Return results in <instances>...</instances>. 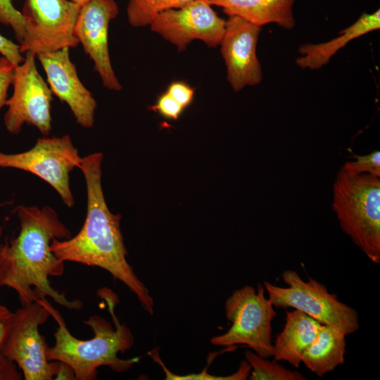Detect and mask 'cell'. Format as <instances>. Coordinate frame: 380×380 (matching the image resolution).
I'll return each instance as SVG.
<instances>
[{
  "label": "cell",
  "mask_w": 380,
  "mask_h": 380,
  "mask_svg": "<svg viewBox=\"0 0 380 380\" xmlns=\"http://www.w3.org/2000/svg\"><path fill=\"white\" fill-rule=\"evenodd\" d=\"M69 50L70 48L65 47L37 54L36 57L44 70L52 94L68 106L77 123L84 128H91L97 103L80 81Z\"/></svg>",
  "instance_id": "obj_14"
},
{
  "label": "cell",
  "mask_w": 380,
  "mask_h": 380,
  "mask_svg": "<svg viewBox=\"0 0 380 380\" xmlns=\"http://www.w3.org/2000/svg\"><path fill=\"white\" fill-rule=\"evenodd\" d=\"M15 65L6 57L0 56V110L6 106L7 92L12 85Z\"/></svg>",
  "instance_id": "obj_24"
},
{
  "label": "cell",
  "mask_w": 380,
  "mask_h": 380,
  "mask_svg": "<svg viewBox=\"0 0 380 380\" xmlns=\"http://www.w3.org/2000/svg\"><path fill=\"white\" fill-rule=\"evenodd\" d=\"M332 210L344 233L380 264V177L341 167L333 185Z\"/></svg>",
  "instance_id": "obj_4"
},
{
  "label": "cell",
  "mask_w": 380,
  "mask_h": 380,
  "mask_svg": "<svg viewBox=\"0 0 380 380\" xmlns=\"http://www.w3.org/2000/svg\"><path fill=\"white\" fill-rule=\"evenodd\" d=\"M23 374L15 362L0 350V380H21Z\"/></svg>",
  "instance_id": "obj_28"
},
{
  "label": "cell",
  "mask_w": 380,
  "mask_h": 380,
  "mask_svg": "<svg viewBox=\"0 0 380 380\" xmlns=\"http://www.w3.org/2000/svg\"><path fill=\"white\" fill-rule=\"evenodd\" d=\"M246 360L251 367V380H305L306 378L298 372L284 368L276 360L270 361L255 352L247 350L245 352Z\"/></svg>",
  "instance_id": "obj_20"
},
{
  "label": "cell",
  "mask_w": 380,
  "mask_h": 380,
  "mask_svg": "<svg viewBox=\"0 0 380 380\" xmlns=\"http://www.w3.org/2000/svg\"><path fill=\"white\" fill-rule=\"evenodd\" d=\"M78 150L68 134L39 138L30 149L18 153L0 151V168H15L32 173L58 194L68 208L75 200L70 186V173L81 161Z\"/></svg>",
  "instance_id": "obj_8"
},
{
  "label": "cell",
  "mask_w": 380,
  "mask_h": 380,
  "mask_svg": "<svg viewBox=\"0 0 380 380\" xmlns=\"http://www.w3.org/2000/svg\"><path fill=\"white\" fill-rule=\"evenodd\" d=\"M14 317V312L0 305V350L6 339Z\"/></svg>",
  "instance_id": "obj_29"
},
{
  "label": "cell",
  "mask_w": 380,
  "mask_h": 380,
  "mask_svg": "<svg viewBox=\"0 0 380 380\" xmlns=\"http://www.w3.org/2000/svg\"><path fill=\"white\" fill-rule=\"evenodd\" d=\"M0 23L13 30L18 44L22 42L25 22L22 13L13 5L12 0H0Z\"/></svg>",
  "instance_id": "obj_22"
},
{
  "label": "cell",
  "mask_w": 380,
  "mask_h": 380,
  "mask_svg": "<svg viewBox=\"0 0 380 380\" xmlns=\"http://www.w3.org/2000/svg\"><path fill=\"white\" fill-rule=\"evenodd\" d=\"M194 0H129L127 17L134 27L150 25L160 13L181 8Z\"/></svg>",
  "instance_id": "obj_19"
},
{
  "label": "cell",
  "mask_w": 380,
  "mask_h": 380,
  "mask_svg": "<svg viewBox=\"0 0 380 380\" xmlns=\"http://www.w3.org/2000/svg\"><path fill=\"white\" fill-rule=\"evenodd\" d=\"M70 1H72L75 4H77L82 6L83 5L90 1L91 0H70Z\"/></svg>",
  "instance_id": "obj_30"
},
{
  "label": "cell",
  "mask_w": 380,
  "mask_h": 380,
  "mask_svg": "<svg viewBox=\"0 0 380 380\" xmlns=\"http://www.w3.org/2000/svg\"><path fill=\"white\" fill-rule=\"evenodd\" d=\"M149 355L163 368L165 379L167 380H245L248 379L251 370V367L248 362L246 360H242L238 370L227 376L211 375L205 370L197 374L178 375L173 374L165 367L157 350L154 349L149 352Z\"/></svg>",
  "instance_id": "obj_21"
},
{
  "label": "cell",
  "mask_w": 380,
  "mask_h": 380,
  "mask_svg": "<svg viewBox=\"0 0 380 380\" xmlns=\"http://www.w3.org/2000/svg\"><path fill=\"white\" fill-rule=\"evenodd\" d=\"M274 306L265 296V287L245 286L227 299L226 317L232 323L224 334L213 336L214 346L231 347L244 344L263 357L272 356V322L277 315Z\"/></svg>",
  "instance_id": "obj_5"
},
{
  "label": "cell",
  "mask_w": 380,
  "mask_h": 380,
  "mask_svg": "<svg viewBox=\"0 0 380 380\" xmlns=\"http://www.w3.org/2000/svg\"><path fill=\"white\" fill-rule=\"evenodd\" d=\"M167 93L185 108L192 101L194 91L184 82H175L169 86Z\"/></svg>",
  "instance_id": "obj_26"
},
{
  "label": "cell",
  "mask_w": 380,
  "mask_h": 380,
  "mask_svg": "<svg viewBox=\"0 0 380 380\" xmlns=\"http://www.w3.org/2000/svg\"><path fill=\"white\" fill-rule=\"evenodd\" d=\"M17 215L18 235L0 244V287L14 290L21 305L51 298L68 310H80V300H69L49 279L65 271V262L51 251V243L70 238V231L50 206H20Z\"/></svg>",
  "instance_id": "obj_1"
},
{
  "label": "cell",
  "mask_w": 380,
  "mask_h": 380,
  "mask_svg": "<svg viewBox=\"0 0 380 380\" xmlns=\"http://www.w3.org/2000/svg\"><path fill=\"white\" fill-rule=\"evenodd\" d=\"M380 28V11L363 13L353 24L340 32L333 39L300 46L296 64L303 69L316 70L327 65L331 57L350 41Z\"/></svg>",
  "instance_id": "obj_17"
},
{
  "label": "cell",
  "mask_w": 380,
  "mask_h": 380,
  "mask_svg": "<svg viewBox=\"0 0 380 380\" xmlns=\"http://www.w3.org/2000/svg\"><path fill=\"white\" fill-rule=\"evenodd\" d=\"M0 53L8 58L15 65L20 64L24 57L20 51L18 44L13 42L0 34Z\"/></svg>",
  "instance_id": "obj_27"
},
{
  "label": "cell",
  "mask_w": 380,
  "mask_h": 380,
  "mask_svg": "<svg viewBox=\"0 0 380 380\" xmlns=\"http://www.w3.org/2000/svg\"><path fill=\"white\" fill-rule=\"evenodd\" d=\"M346 336L338 327L323 324L315 340L303 353L302 363L319 377L333 371L344 363Z\"/></svg>",
  "instance_id": "obj_18"
},
{
  "label": "cell",
  "mask_w": 380,
  "mask_h": 380,
  "mask_svg": "<svg viewBox=\"0 0 380 380\" xmlns=\"http://www.w3.org/2000/svg\"><path fill=\"white\" fill-rule=\"evenodd\" d=\"M118 12L114 0H91L82 6L74 27V34L94 62L103 87L115 91L122 87L111 65L108 37L110 22Z\"/></svg>",
  "instance_id": "obj_12"
},
{
  "label": "cell",
  "mask_w": 380,
  "mask_h": 380,
  "mask_svg": "<svg viewBox=\"0 0 380 380\" xmlns=\"http://www.w3.org/2000/svg\"><path fill=\"white\" fill-rule=\"evenodd\" d=\"M50 315L40 300L21 305L14 312L1 352L16 364L25 380H52L57 374L60 362L48 360V346L39 333V327Z\"/></svg>",
  "instance_id": "obj_7"
},
{
  "label": "cell",
  "mask_w": 380,
  "mask_h": 380,
  "mask_svg": "<svg viewBox=\"0 0 380 380\" xmlns=\"http://www.w3.org/2000/svg\"><path fill=\"white\" fill-rule=\"evenodd\" d=\"M81 8L68 0H25L21 12L25 27L20 53L37 56L77 46L74 27Z\"/></svg>",
  "instance_id": "obj_9"
},
{
  "label": "cell",
  "mask_w": 380,
  "mask_h": 380,
  "mask_svg": "<svg viewBox=\"0 0 380 380\" xmlns=\"http://www.w3.org/2000/svg\"><path fill=\"white\" fill-rule=\"evenodd\" d=\"M152 109L165 118L177 120L184 108L165 92L158 99Z\"/></svg>",
  "instance_id": "obj_25"
},
{
  "label": "cell",
  "mask_w": 380,
  "mask_h": 380,
  "mask_svg": "<svg viewBox=\"0 0 380 380\" xmlns=\"http://www.w3.org/2000/svg\"><path fill=\"white\" fill-rule=\"evenodd\" d=\"M260 31L261 27L236 16H229L226 20L220 45L227 80L234 91L261 82L262 70L256 54Z\"/></svg>",
  "instance_id": "obj_13"
},
{
  "label": "cell",
  "mask_w": 380,
  "mask_h": 380,
  "mask_svg": "<svg viewBox=\"0 0 380 380\" xmlns=\"http://www.w3.org/2000/svg\"><path fill=\"white\" fill-rule=\"evenodd\" d=\"M225 24L226 20L217 15L208 0H194L181 8L159 13L150 27L182 51L195 39L208 47L217 46Z\"/></svg>",
  "instance_id": "obj_11"
},
{
  "label": "cell",
  "mask_w": 380,
  "mask_h": 380,
  "mask_svg": "<svg viewBox=\"0 0 380 380\" xmlns=\"http://www.w3.org/2000/svg\"><path fill=\"white\" fill-rule=\"evenodd\" d=\"M354 160L344 164L343 167L357 173H367L380 177V152L374 151L367 155H353Z\"/></svg>",
  "instance_id": "obj_23"
},
{
  "label": "cell",
  "mask_w": 380,
  "mask_h": 380,
  "mask_svg": "<svg viewBox=\"0 0 380 380\" xmlns=\"http://www.w3.org/2000/svg\"><path fill=\"white\" fill-rule=\"evenodd\" d=\"M322 326L300 310L286 312L284 327L273 345L274 360H284L298 368L303 353L315 340Z\"/></svg>",
  "instance_id": "obj_15"
},
{
  "label": "cell",
  "mask_w": 380,
  "mask_h": 380,
  "mask_svg": "<svg viewBox=\"0 0 380 380\" xmlns=\"http://www.w3.org/2000/svg\"><path fill=\"white\" fill-rule=\"evenodd\" d=\"M23 61L15 66L12 96L7 99L4 115L6 130L18 134L24 124L32 125L44 136L51 131V104L53 94L39 73L36 55L27 52Z\"/></svg>",
  "instance_id": "obj_10"
},
{
  "label": "cell",
  "mask_w": 380,
  "mask_h": 380,
  "mask_svg": "<svg viewBox=\"0 0 380 380\" xmlns=\"http://www.w3.org/2000/svg\"><path fill=\"white\" fill-rule=\"evenodd\" d=\"M98 294L106 302L114 327L103 317L91 315L84 321L94 333V336L87 340L72 336L60 313L47 300H39L58 324L53 334L55 343L52 347L48 346L46 350L47 358L49 361H58L70 366L75 373V380L95 379L97 369L102 366L118 372H125L139 360V358L122 360L118 357L119 353H125L133 346L134 336L115 314L118 299L114 292L102 288Z\"/></svg>",
  "instance_id": "obj_3"
},
{
  "label": "cell",
  "mask_w": 380,
  "mask_h": 380,
  "mask_svg": "<svg viewBox=\"0 0 380 380\" xmlns=\"http://www.w3.org/2000/svg\"><path fill=\"white\" fill-rule=\"evenodd\" d=\"M102 153L81 158L87 188V214L80 232L67 239H54L51 251L61 260L98 267L123 283L137 298L144 310L153 314L154 301L148 290L127 260L120 229V214L108 209L101 185Z\"/></svg>",
  "instance_id": "obj_2"
},
{
  "label": "cell",
  "mask_w": 380,
  "mask_h": 380,
  "mask_svg": "<svg viewBox=\"0 0 380 380\" xmlns=\"http://www.w3.org/2000/svg\"><path fill=\"white\" fill-rule=\"evenodd\" d=\"M286 288L265 281L268 298L276 308H293L300 310L324 325L338 327L346 336L360 328L355 309L338 300L336 295L318 281L308 277L304 281L294 270H286L282 274Z\"/></svg>",
  "instance_id": "obj_6"
},
{
  "label": "cell",
  "mask_w": 380,
  "mask_h": 380,
  "mask_svg": "<svg viewBox=\"0 0 380 380\" xmlns=\"http://www.w3.org/2000/svg\"><path fill=\"white\" fill-rule=\"evenodd\" d=\"M229 16H236L259 27L269 23L291 30L295 25L294 0H208Z\"/></svg>",
  "instance_id": "obj_16"
}]
</instances>
